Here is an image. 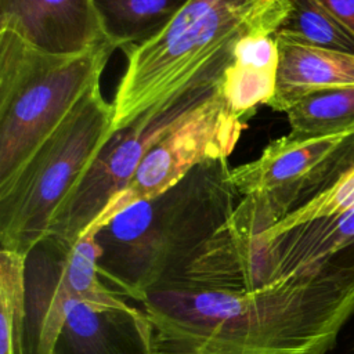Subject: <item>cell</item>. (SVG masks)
Wrapping results in <instances>:
<instances>
[{
	"instance_id": "1",
	"label": "cell",
	"mask_w": 354,
	"mask_h": 354,
	"mask_svg": "<svg viewBox=\"0 0 354 354\" xmlns=\"http://www.w3.org/2000/svg\"><path fill=\"white\" fill-rule=\"evenodd\" d=\"M142 310L155 354H325L354 313V256L245 293L178 283Z\"/></svg>"
},
{
	"instance_id": "2",
	"label": "cell",
	"mask_w": 354,
	"mask_h": 354,
	"mask_svg": "<svg viewBox=\"0 0 354 354\" xmlns=\"http://www.w3.org/2000/svg\"><path fill=\"white\" fill-rule=\"evenodd\" d=\"M241 201L227 159L205 160L165 192L126 207L95 232L100 279L120 297L140 303L183 283Z\"/></svg>"
},
{
	"instance_id": "3",
	"label": "cell",
	"mask_w": 354,
	"mask_h": 354,
	"mask_svg": "<svg viewBox=\"0 0 354 354\" xmlns=\"http://www.w3.org/2000/svg\"><path fill=\"white\" fill-rule=\"evenodd\" d=\"M288 14V0H191L160 35L124 53L127 66L112 102V129L202 76L224 71L241 39L275 35Z\"/></svg>"
},
{
	"instance_id": "4",
	"label": "cell",
	"mask_w": 354,
	"mask_h": 354,
	"mask_svg": "<svg viewBox=\"0 0 354 354\" xmlns=\"http://www.w3.org/2000/svg\"><path fill=\"white\" fill-rule=\"evenodd\" d=\"M113 50L104 41L76 55L48 54L0 30V185L100 82Z\"/></svg>"
},
{
	"instance_id": "5",
	"label": "cell",
	"mask_w": 354,
	"mask_h": 354,
	"mask_svg": "<svg viewBox=\"0 0 354 354\" xmlns=\"http://www.w3.org/2000/svg\"><path fill=\"white\" fill-rule=\"evenodd\" d=\"M113 105L97 82L0 185L1 249L26 256L48 236L59 206L112 133Z\"/></svg>"
},
{
	"instance_id": "6",
	"label": "cell",
	"mask_w": 354,
	"mask_h": 354,
	"mask_svg": "<svg viewBox=\"0 0 354 354\" xmlns=\"http://www.w3.org/2000/svg\"><path fill=\"white\" fill-rule=\"evenodd\" d=\"M224 71L202 76L123 127L112 130L55 213L48 236L76 242L127 185L149 148L214 95Z\"/></svg>"
},
{
	"instance_id": "7",
	"label": "cell",
	"mask_w": 354,
	"mask_h": 354,
	"mask_svg": "<svg viewBox=\"0 0 354 354\" xmlns=\"http://www.w3.org/2000/svg\"><path fill=\"white\" fill-rule=\"evenodd\" d=\"M95 234L73 243L57 236L40 241L25 257L24 354H51L71 300L123 307L127 303L100 279Z\"/></svg>"
},
{
	"instance_id": "8",
	"label": "cell",
	"mask_w": 354,
	"mask_h": 354,
	"mask_svg": "<svg viewBox=\"0 0 354 354\" xmlns=\"http://www.w3.org/2000/svg\"><path fill=\"white\" fill-rule=\"evenodd\" d=\"M354 165V131L271 141L248 163L231 169L242 195L274 224L330 187Z\"/></svg>"
},
{
	"instance_id": "9",
	"label": "cell",
	"mask_w": 354,
	"mask_h": 354,
	"mask_svg": "<svg viewBox=\"0 0 354 354\" xmlns=\"http://www.w3.org/2000/svg\"><path fill=\"white\" fill-rule=\"evenodd\" d=\"M245 127L246 122L231 112L217 88L149 148L127 185L84 232L95 234L122 210L165 192L205 160L227 159Z\"/></svg>"
},
{
	"instance_id": "10",
	"label": "cell",
	"mask_w": 354,
	"mask_h": 354,
	"mask_svg": "<svg viewBox=\"0 0 354 354\" xmlns=\"http://www.w3.org/2000/svg\"><path fill=\"white\" fill-rule=\"evenodd\" d=\"M354 246V210L299 224L266 241L260 235L253 254L249 289L321 270Z\"/></svg>"
},
{
	"instance_id": "11",
	"label": "cell",
	"mask_w": 354,
	"mask_h": 354,
	"mask_svg": "<svg viewBox=\"0 0 354 354\" xmlns=\"http://www.w3.org/2000/svg\"><path fill=\"white\" fill-rule=\"evenodd\" d=\"M0 30L57 55L82 54L105 41L93 0H0Z\"/></svg>"
},
{
	"instance_id": "12",
	"label": "cell",
	"mask_w": 354,
	"mask_h": 354,
	"mask_svg": "<svg viewBox=\"0 0 354 354\" xmlns=\"http://www.w3.org/2000/svg\"><path fill=\"white\" fill-rule=\"evenodd\" d=\"M51 354H155L153 326L145 310L129 304L71 300Z\"/></svg>"
},
{
	"instance_id": "13",
	"label": "cell",
	"mask_w": 354,
	"mask_h": 354,
	"mask_svg": "<svg viewBox=\"0 0 354 354\" xmlns=\"http://www.w3.org/2000/svg\"><path fill=\"white\" fill-rule=\"evenodd\" d=\"M274 36L279 48L277 88L268 104L274 111L286 112L314 91L354 84V54Z\"/></svg>"
},
{
	"instance_id": "14",
	"label": "cell",
	"mask_w": 354,
	"mask_h": 354,
	"mask_svg": "<svg viewBox=\"0 0 354 354\" xmlns=\"http://www.w3.org/2000/svg\"><path fill=\"white\" fill-rule=\"evenodd\" d=\"M279 48L274 35H250L241 39L232 61L224 71L218 90L234 115L248 120L260 105L275 95Z\"/></svg>"
},
{
	"instance_id": "15",
	"label": "cell",
	"mask_w": 354,
	"mask_h": 354,
	"mask_svg": "<svg viewBox=\"0 0 354 354\" xmlns=\"http://www.w3.org/2000/svg\"><path fill=\"white\" fill-rule=\"evenodd\" d=\"M191 0H93L101 32L111 46H142L160 35Z\"/></svg>"
},
{
	"instance_id": "16",
	"label": "cell",
	"mask_w": 354,
	"mask_h": 354,
	"mask_svg": "<svg viewBox=\"0 0 354 354\" xmlns=\"http://www.w3.org/2000/svg\"><path fill=\"white\" fill-rule=\"evenodd\" d=\"M285 113L293 137L354 131V84L310 93Z\"/></svg>"
},
{
	"instance_id": "17",
	"label": "cell",
	"mask_w": 354,
	"mask_h": 354,
	"mask_svg": "<svg viewBox=\"0 0 354 354\" xmlns=\"http://www.w3.org/2000/svg\"><path fill=\"white\" fill-rule=\"evenodd\" d=\"M289 14L278 35L296 41L354 54V33L317 0H288Z\"/></svg>"
},
{
	"instance_id": "18",
	"label": "cell",
	"mask_w": 354,
	"mask_h": 354,
	"mask_svg": "<svg viewBox=\"0 0 354 354\" xmlns=\"http://www.w3.org/2000/svg\"><path fill=\"white\" fill-rule=\"evenodd\" d=\"M25 257L0 250V354H24Z\"/></svg>"
},
{
	"instance_id": "19",
	"label": "cell",
	"mask_w": 354,
	"mask_h": 354,
	"mask_svg": "<svg viewBox=\"0 0 354 354\" xmlns=\"http://www.w3.org/2000/svg\"><path fill=\"white\" fill-rule=\"evenodd\" d=\"M351 210H354V165L347 171H344L330 187L319 192L317 196L296 210L290 212L261 235L266 241H270L306 221Z\"/></svg>"
},
{
	"instance_id": "20",
	"label": "cell",
	"mask_w": 354,
	"mask_h": 354,
	"mask_svg": "<svg viewBox=\"0 0 354 354\" xmlns=\"http://www.w3.org/2000/svg\"><path fill=\"white\" fill-rule=\"evenodd\" d=\"M354 33V0H317Z\"/></svg>"
}]
</instances>
